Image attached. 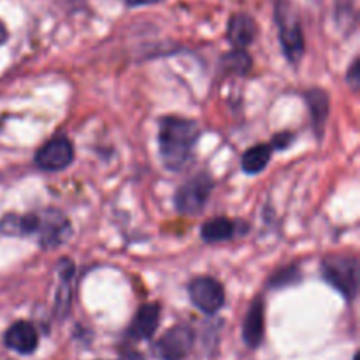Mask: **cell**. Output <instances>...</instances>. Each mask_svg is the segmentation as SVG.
<instances>
[{"label":"cell","mask_w":360,"mask_h":360,"mask_svg":"<svg viewBox=\"0 0 360 360\" xmlns=\"http://www.w3.org/2000/svg\"><path fill=\"white\" fill-rule=\"evenodd\" d=\"M122 360H144V357L141 354H137V352H130V354L123 355Z\"/></svg>","instance_id":"24"},{"label":"cell","mask_w":360,"mask_h":360,"mask_svg":"<svg viewBox=\"0 0 360 360\" xmlns=\"http://www.w3.org/2000/svg\"><path fill=\"white\" fill-rule=\"evenodd\" d=\"M200 236L206 243H224L236 236V224L231 218L217 217L207 220L200 229Z\"/></svg>","instance_id":"15"},{"label":"cell","mask_w":360,"mask_h":360,"mask_svg":"<svg viewBox=\"0 0 360 360\" xmlns=\"http://www.w3.org/2000/svg\"><path fill=\"white\" fill-rule=\"evenodd\" d=\"M7 37H9V32H7L6 25H4L2 21H0V46H2V44H6Z\"/></svg>","instance_id":"23"},{"label":"cell","mask_w":360,"mask_h":360,"mask_svg":"<svg viewBox=\"0 0 360 360\" xmlns=\"http://www.w3.org/2000/svg\"><path fill=\"white\" fill-rule=\"evenodd\" d=\"M259 34V27H257L255 20L250 14L238 13L231 18L227 28V37L234 49H245L252 44Z\"/></svg>","instance_id":"12"},{"label":"cell","mask_w":360,"mask_h":360,"mask_svg":"<svg viewBox=\"0 0 360 360\" xmlns=\"http://www.w3.org/2000/svg\"><path fill=\"white\" fill-rule=\"evenodd\" d=\"M213 178L206 172L193 176L192 179L181 185L176 192L174 206L176 210L186 217H197L202 213L206 207L207 200H210L211 192H213Z\"/></svg>","instance_id":"4"},{"label":"cell","mask_w":360,"mask_h":360,"mask_svg":"<svg viewBox=\"0 0 360 360\" xmlns=\"http://www.w3.org/2000/svg\"><path fill=\"white\" fill-rule=\"evenodd\" d=\"M195 334L188 326H174L157 341L153 352L160 360H185L192 352Z\"/></svg>","instance_id":"5"},{"label":"cell","mask_w":360,"mask_h":360,"mask_svg":"<svg viewBox=\"0 0 360 360\" xmlns=\"http://www.w3.org/2000/svg\"><path fill=\"white\" fill-rule=\"evenodd\" d=\"M273 157V146L271 144H255L250 150L245 151L241 158V167L246 174H259L267 164L271 162Z\"/></svg>","instance_id":"17"},{"label":"cell","mask_w":360,"mask_h":360,"mask_svg":"<svg viewBox=\"0 0 360 360\" xmlns=\"http://www.w3.org/2000/svg\"><path fill=\"white\" fill-rule=\"evenodd\" d=\"M322 276L333 288H336L347 301H354L359 294L360 267L357 257L333 253L322 260Z\"/></svg>","instance_id":"2"},{"label":"cell","mask_w":360,"mask_h":360,"mask_svg":"<svg viewBox=\"0 0 360 360\" xmlns=\"http://www.w3.org/2000/svg\"><path fill=\"white\" fill-rule=\"evenodd\" d=\"M4 343L9 350L21 355H32L39 347V334L30 322H16L6 330Z\"/></svg>","instance_id":"10"},{"label":"cell","mask_w":360,"mask_h":360,"mask_svg":"<svg viewBox=\"0 0 360 360\" xmlns=\"http://www.w3.org/2000/svg\"><path fill=\"white\" fill-rule=\"evenodd\" d=\"M72 227L70 221L62 211L44 210L39 213V245L44 250L56 248L69 239Z\"/></svg>","instance_id":"7"},{"label":"cell","mask_w":360,"mask_h":360,"mask_svg":"<svg viewBox=\"0 0 360 360\" xmlns=\"http://www.w3.org/2000/svg\"><path fill=\"white\" fill-rule=\"evenodd\" d=\"M60 281H58V294H56V313L60 316L67 315L69 313V306H70V283H72V276H74V264L70 262L69 259L60 260Z\"/></svg>","instance_id":"16"},{"label":"cell","mask_w":360,"mask_h":360,"mask_svg":"<svg viewBox=\"0 0 360 360\" xmlns=\"http://www.w3.org/2000/svg\"><path fill=\"white\" fill-rule=\"evenodd\" d=\"M295 281H299L297 267H288V269L278 273L276 276L273 278V281H271V285H273V287H285V285L295 283Z\"/></svg>","instance_id":"19"},{"label":"cell","mask_w":360,"mask_h":360,"mask_svg":"<svg viewBox=\"0 0 360 360\" xmlns=\"http://www.w3.org/2000/svg\"><path fill=\"white\" fill-rule=\"evenodd\" d=\"M347 83L350 84L354 90H357L359 84H360V67H359V58H355L354 62H352L350 69H348V74H347Z\"/></svg>","instance_id":"20"},{"label":"cell","mask_w":360,"mask_h":360,"mask_svg":"<svg viewBox=\"0 0 360 360\" xmlns=\"http://www.w3.org/2000/svg\"><path fill=\"white\" fill-rule=\"evenodd\" d=\"M162 2V0H127L129 7H143V6H153V4Z\"/></svg>","instance_id":"22"},{"label":"cell","mask_w":360,"mask_h":360,"mask_svg":"<svg viewBox=\"0 0 360 360\" xmlns=\"http://www.w3.org/2000/svg\"><path fill=\"white\" fill-rule=\"evenodd\" d=\"M294 141V136L288 132H283V134H278V136H274V141H273V150L276 148V150H283V148L290 146V143Z\"/></svg>","instance_id":"21"},{"label":"cell","mask_w":360,"mask_h":360,"mask_svg":"<svg viewBox=\"0 0 360 360\" xmlns=\"http://www.w3.org/2000/svg\"><path fill=\"white\" fill-rule=\"evenodd\" d=\"M306 102H308L309 112H311V122L316 137H322L327 118H329V95H327V91H323L322 88H313V90L306 91Z\"/></svg>","instance_id":"14"},{"label":"cell","mask_w":360,"mask_h":360,"mask_svg":"<svg viewBox=\"0 0 360 360\" xmlns=\"http://www.w3.org/2000/svg\"><path fill=\"white\" fill-rule=\"evenodd\" d=\"M160 323V308L158 304H144L136 313L134 320L130 322L127 336L134 341H146L153 338Z\"/></svg>","instance_id":"11"},{"label":"cell","mask_w":360,"mask_h":360,"mask_svg":"<svg viewBox=\"0 0 360 360\" xmlns=\"http://www.w3.org/2000/svg\"><path fill=\"white\" fill-rule=\"evenodd\" d=\"M274 20L280 32V42L285 56L288 62L299 63V60L304 55V35H302L301 20L292 2L278 0L274 6Z\"/></svg>","instance_id":"3"},{"label":"cell","mask_w":360,"mask_h":360,"mask_svg":"<svg viewBox=\"0 0 360 360\" xmlns=\"http://www.w3.org/2000/svg\"><path fill=\"white\" fill-rule=\"evenodd\" d=\"M197 122L181 116H164L158 125L160 157L169 171H181L192 160L193 148L199 141Z\"/></svg>","instance_id":"1"},{"label":"cell","mask_w":360,"mask_h":360,"mask_svg":"<svg viewBox=\"0 0 360 360\" xmlns=\"http://www.w3.org/2000/svg\"><path fill=\"white\" fill-rule=\"evenodd\" d=\"M264 333H266V302L262 295L255 297L246 311L243 322V341L248 348L255 350L262 345Z\"/></svg>","instance_id":"9"},{"label":"cell","mask_w":360,"mask_h":360,"mask_svg":"<svg viewBox=\"0 0 360 360\" xmlns=\"http://www.w3.org/2000/svg\"><path fill=\"white\" fill-rule=\"evenodd\" d=\"M74 162V146L67 137H56L48 141L44 146L37 150L34 157V164L37 169L46 172L63 171Z\"/></svg>","instance_id":"8"},{"label":"cell","mask_w":360,"mask_h":360,"mask_svg":"<svg viewBox=\"0 0 360 360\" xmlns=\"http://www.w3.org/2000/svg\"><path fill=\"white\" fill-rule=\"evenodd\" d=\"M0 232L9 238H27L37 236L39 232V213L18 214L9 213L0 220Z\"/></svg>","instance_id":"13"},{"label":"cell","mask_w":360,"mask_h":360,"mask_svg":"<svg viewBox=\"0 0 360 360\" xmlns=\"http://www.w3.org/2000/svg\"><path fill=\"white\" fill-rule=\"evenodd\" d=\"M190 301L206 315H214L225 304L224 285L211 276H199L188 285Z\"/></svg>","instance_id":"6"},{"label":"cell","mask_w":360,"mask_h":360,"mask_svg":"<svg viewBox=\"0 0 360 360\" xmlns=\"http://www.w3.org/2000/svg\"><path fill=\"white\" fill-rule=\"evenodd\" d=\"M252 67V58L245 49H234V51L227 53L221 60V69L227 72L234 74H246Z\"/></svg>","instance_id":"18"}]
</instances>
